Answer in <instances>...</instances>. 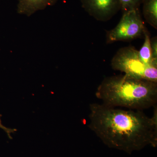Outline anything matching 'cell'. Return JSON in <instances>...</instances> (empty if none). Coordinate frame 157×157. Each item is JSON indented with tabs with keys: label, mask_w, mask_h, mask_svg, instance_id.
I'll return each mask as SVG.
<instances>
[{
	"label": "cell",
	"mask_w": 157,
	"mask_h": 157,
	"mask_svg": "<svg viewBox=\"0 0 157 157\" xmlns=\"http://www.w3.org/2000/svg\"><path fill=\"white\" fill-rule=\"evenodd\" d=\"M88 127L109 148L131 154L157 145V110L152 117L142 110L124 109L104 104L90 105Z\"/></svg>",
	"instance_id": "6da1fadb"
},
{
	"label": "cell",
	"mask_w": 157,
	"mask_h": 157,
	"mask_svg": "<svg viewBox=\"0 0 157 157\" xmlns=\"http://www.w3.org/2000/svg\"><path fill=\"white\" fill-rule=\"evenodd\" d=\"M96 96L108 107L143 110L155 106L157 82L124 74L104 78Z\"/></svg>",
	"instance_id": "7a4b0ae2"
},
{
	"label": "cell",
	"mask_w": 157,
	"mask_h": 157,
	"mask_svg": "<svg viewBox=\"0 0 157 157\" xmlns=\"http://www.w3.org/2000/svg\"><path fill=\"white\" fill-rule=\"evenodd\" d=\"M113 70L135 78L157 82V67L141 61L138 51L132 46L120 48L111 62Z\"/></svg>",
	"instance_id": "3957f363"
},
{
	"label": "cell",
	"mask_w": 157,
	"mask_h": 157,
	"mask_svg": "<svg viewBox=\"0 0 157 157\" xmlns=\"http://www.w3.org/2000/svg\"><path fill=\"white\" fill-rule=\"evenodd\" d=\"M147 29L140 9L123 13L119 22L114 28L107 31L106 43L111 44L119 41H130L144 36Z\"/></svg>",
	"instance_id": "277c9868"
},
{
	"label": "cell",
	"mask_w": 157,
	"mask_h": 157,
	"mask_svg": "<svg viewBox=\"0 0 157 157\" xmlns=\"http://www.w3.org/2000/svg\"><path fill=\"white\" fill-rule=\"evenodd\" d=\"M81 2L85 11L98 21H108L121 10L119 0H81Z\"/></svg>",
	"instance_id": "5b68a950"
},
{
	"label": "cell",
	"mask_w": 157,
	"mask_h": 157,
	"mask_svg": "<svg viewBox=\"0 0 157 157\" xmlns=\"http://www.w3.org/2000/svg\"><path fill=\"white\" fill-rule=\"evenodd\" d=\"M58 0H17L18 14L30 16L37 11L53 6Z\"/></svg>",
	"instance_id": "8992f818"
},
{
	"label": "cell",
	"mask_w": 157,
	"mask_h": 157,
	"mask_svg": "<svg viewBox=\"0 0 157 157\" xmlns=\"http://www.w3.org/2000/svg\"><path fill=\"white\" fill-rule=\"evenodd\" d=\"M143 14L146 22L157 29V0H142Z\"/></svg>",
	"instance_id": "52a82bcc"
},
{
	"label": "cell",
	"mask_w": 157,
	"mask_h": 157,
	"mask_svg": "<svg viewBox=\"0 0 157 157\" xmlns=\"http://www.w3.org/2000/svg\"><path fill=\"white\" fill-rule=\"evenodd\" d=\"M144 42L140 50L138 51V56L144 63L147 65H152L157 67L153 63L152 59L151 46L150 36L149 33L146 30L144 34Z\"/></svg>",
	"instance_id": "ba28073f"
},
{
	"label": "cell",
	"mask_w": 157,
	"mask_h": 157,
	"mask_svg": "<svg viewBox=\"0 0 157 157\" xmlns=\"http://www.w3.org/2000/svg\"><path fill=\"white\" fill-rule=\"evenodd\" d=\"M121 10L123 13L127 11L140 9L142 0H119Z\"/></svg>",
	"instance_id": "9c48e42d"
},
{
	"label": "cell",
	"mask_w": 157,
	"mask_h": 157,
	"mask_svg": "<svg viewBox=\"0 0 157 157\" xmlns=\"http://www.w3.org/2000/svg\"><path fill=\"white\" fill-rule=\"evenodd\" d=\"M151 46L152 59L153 63L157 66V38L154 37L150 39Z\"/></svg>",
	"instance_id": "30bf717a"
},
{
	"label": "cell",
	"mask_w": 157,
	"mask_h": 157,
	"mask_svg": "<svg viewBox=\"0 0 157 157\" xmlns=\"http://www.w3.org/2000/svg\"><path fill=\"white\" fill-rule=\"evenodd\" d=\"M2 117V114H0V128L6 132V134H7L8 137L10 139H12V137L11 136V134L14 133L15 132H17V129L9 128H7V127L3 125L2 124V120H1V117Z\"/></svg>",
	"instance_id": "8fae6325"
}]
</instances>
